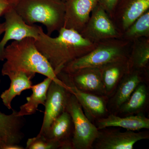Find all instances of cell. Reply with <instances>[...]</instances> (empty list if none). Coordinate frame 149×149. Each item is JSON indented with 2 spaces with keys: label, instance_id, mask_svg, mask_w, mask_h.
Instances as JSON below:
<instances>
[{
  "label": "cell",
  "instance_id": "9c48e42d",
  "mask_svg": "<svg viewBox=\"0 0 149 149\" xmlns=\"http://www.w3.org/2000/svg\"><path fill=\"white\" fill-rule=\"evenodd\" d=\"M70 93L65 84L52 81L44 105L45 111L42 124L38 134L45 135L54 120L66 110Z\"/></svg>",
  "mask_w": 149,
  "mask_h": 149
},
{
  "label": "cell",
  "instance_id": "2e32d148",
  "mask_svg": "<svg viewBox=\"0 0 149 149\" xmlns=\"http://www.w3.org/2000/svg\"><path fill=\"white\" fill-rule=\"evenodd\" d=\"M96 127L99 130L109 127H119L131 131L148 129L149 119L143 113L120 117L110 113L96 120Z\"/></svg>",
  "mask_w": 149,
  "mask_h": 149
},
{
  "label": "cell",
  "instance_id": "277c9868",
  "mask_svg": "<svg viewBox=\"0 0 149 149\" xmlns=\"http://www.w3.org/2000/svg\"><path fill=\"white\" fill-rule=\"evenodd\" d=\"M132 42L121 39L103 40L93 50L72 61L62 72L69 74L86 68H100L112 62L128 58Z\"/></svg>",
  "mask_w": 149,
  "mask_h": 149
},
{
  "label": "cell",
  "instance_id": "4fadbf2b",
  "mask_svg": "<svg viewBox=\"0 0 149 149\" xmlns=\"http://www.w3.org/2000/svg\"><path fill=\"white\" fill-rule=\"evenodd\" d=\"M149 10V0H119L111 19L121 33Z\"/></svg>",
  "mask_w": 149,
  "mask_h": 149
},
{
  "label": "cell",
  "instance_id": "83f0119b",
  "mask_svg": "<svg viewBox=\"0 0 149 149\" xmlns=\"http://www.w3.org/2000/svg\"><path fill=\"white\" fill-rule=\"evenodd\" d=\"M1 79H0V85H1Z\"/></svg>",
  "mask_w": 149,
  "mask_h": 149
},
{
  "label": "cell",
  "instance_id": "603a6c76",
  "mask_svg": "<svg viewBox=\"0 0 149 149\" xmlns=\"http://www.w3.org/2000/svg\"><path fill=\"white\" fill-rule=\"evenodd\" d=\"M142 37L149 38V10L137 18L123 32L121 39L132 43Z\"/></svg>",
  "mask_w": 149,
  "mask_h": 149
},
{
  "label": "cell",
  "instance_id": "7a4b0ae2",
  "mask_svg": "<svg viewBox=\"0 0 149 149\" xmlns=\"http://www.w3.org/2000/svg\"><path fill=\"white\" fill-rule=\"evenodd\" d=\"M3 58L6 61L1 70L3 76L19 72L39 73L56 83L64 84L58 77L47 60L37 49L34 38L28 37L13 41L5 48Z\"/></svg>",
  "mask_w": 149,
  "mask_h": 149
},
{
  "label": "cell",
  "instance_id": "4316f807",
  "mask_svg": "<svg viewBox=\"0 0 149 149\" xmlns=\"http://www.w3.org/2000/svg\"><path fill=\"white\" fill-rule=\"evenodd\" d=\"M5 28V27L4 22L0 23V37L4 32Z\"/></svg>",
  "mask_w": 149,
  "mask_h": 149
},
{
  "label": "cell",
  "instance_id": "ffe728a7",
  "mask_svg": "<svg viewBox=\"0 0 149 149\" xmlns=\"http://www.w3.org/2000/svg\"><path fill=\"white\" fill-rule=\"evenodd\" d=\"M52 79L47 77L41 83L32 85V95L26 98L27 102L22 105L17 111L19 116H24L35 114L40 105L44 106L47 99L49 86Z\"/></svg>",
  "mask_w": 149,
  "mask_h": 149
},
{
  "label": "cell",
  "instance_id": "7c38bea8",
  "mask_svg": "<svg viewBox=\"0 0 149 149\" xmlns=\"http://www.w3.org/2000/svg\"><path fill=\"white\" fill-rule=\"evenodd\" d=\"M25 121L24 116H18L15 110L8 115L0 111V149L20 144L24 137Z\"/></svg>",
  "mask_w": 149,
  "mask_h": 149
},
{
  "label": "cell",
  "instance_id": "7402d4cb",
  "mask_svg": "<svg viewBox=\"0 0 149 149\" xmlns=\"http://www.w3.org/2000/svg\"><path fill=\"white\" fill-rule=\"evenodd\" d=\"M129 70H145L149 62V38L142 37L132 43L128 59Z\"/></svg>",
  "mask_w": 149,
  "mask_h": 149
},
{
  "label": "cell",
  "instance_id": "6da1fadb",
  "mask_svg": "<svg viewBox=\"0 0 149 149\" xmlns=\"http://www.w3.org/2000/svg\"><path fill=\"white\" fill-rule=\"evenodd\" d=\"M58 32V36L51 37L40 26L39 36L35 40L37 49L47 60L56 75L69 63L93 50L97 44L73 29L63 27Z\"/></svg>",
  "mask_w": 149,
  "mask_h": 149
},
{
  "label": "cell",
  "instance_id": "44dd1931",
  "mask_svg": "<svg viewBox=\"0 0 149 149\" xmlns=\"http://www.w3.org/2000/svg\"><path fill=\"white\" fill-rule=\"evenodd\" d=\"M149 93L146 85L140 83L128 100L123 104L117 112L125 116L141 113L148 105Z\"/></svg>",
  "mask_w": 149,
  "mask_h": 149
},
{
  "label": "cell",
  "instance_id": "3957f363",
  "mask_svg": "<svg viewBox=\"0 0 149 149\" xmlns=\"http://www.w3.org/2000/svg\"><path fill=\"white\" fill-rule=\"evenodd\" d=\"M13 8L27 24H44L49 36L63 27L65 13L63 0H15Z\"/></svg>",
  "mask_w": 149,
  "mask_h": 149
},
{
  "label": "cell",
  "instance_id": "5b68a950",
  "mask_svg": "<svg viewBox=\"0 0 149 149\" xmlns=\"http://www.w3.org/2000/svg\"><path fill=\"white\" fill-rule=\"evenodd\" d=\"M66 110L70 114L73 123V149H93V144L99 136V130L85 116L80 104L71 93Z\"/></svg>",
  "mask_w": 149,
  "mask_h": 149
},
{
  "label": "cell",
  "instance_id": "8fae6325",
  "mask_svg": "<svg viewBox=\"0 0 149 149\" xmlns=\"http://www.w3.org/2000/svg\"><path fill=\"white\" fill-rule=\"evenodd\" d=\"M99 0H66L63 27L79 33L87 24Z\"/></svg>",
  "mask_w": 149,
  "mask_h": 149
},
{
  "label": "cell",
  "instance_id": "5bb4252c",
  "mask_svg": "<svg viewBox=\"0 0 149 149\" xmlns=\"http://www.w3.org/2000/svg\"><path fill=\"white\" fill-rule=\"evenodd\" d=\"M65 73L72 84L79 90L107 97L100 68H86L69 74Z\"/></svg>",
  "mask_w": 149,
  "mask_h": 149
},
{
  "label": "cell",
  "instance_id": "ac0fdd59",
  "mask_svg": "<svg viewBox=\"0 0 149 149\" xmlns=\"http://www.w3.org/2000/svg\"><path fill=\"white\" fill-rule=\"evenodd\" d=\"M128 59L112 62L100 68L108 98L113 95L123 77L130 71Z\"/></svg>",
  "mask_w": 149,
  "mask_h": 149
},
{
  "label": "cell",
  "instance_id": "cb8c5ba5",
  "mask_svg": "<svg viewBox=\"0 0 149 149\" xmlns=\"http://www.w3.org/2000/svg\"><path fill=\"white\" fill-rule=\"evenodd\" d=\"M59 143L52 141L43 135L38 134L36 137L30 138L26 143V149H61Z\"/></svg>",
  "mask_w": 149,
  "mask_h": 149
},
{
  "label": "cell",
  "instance_id": "d4e9b609",
  "mask_svg": "<svg viewBox=\"0 0 149 149\" xmlns=\"http://www.w3.org/2000/svg\"><path fill=\"white\" fill-rule=\"evenodd\" d=\"M118 1L119 0H99V3L105 10L111 18L116 6Z\"/></svg>",
  "mask_w": 149,
  "mask_h": 149
},
{
  "label": "cell",
  "instance_id": "e0dca14e",
  "mask_svg": "<svg viewBox=\"0 0 149 149\" xmlns=\"http://www.w3.org/2000/svg\"><path fill=\"white\" fill-rule=\"evenodd\" d=\"M73 130L72 118L65 110L54 120L47 132L43 136L59 143L61 145V149H73L72 139Z\"/></svg>",
  "mask_w": 149,
  "mask_h": 149
},
{
  "label": "cell",
  "instance_id": "d6986e66",
  "mask_svg": "<svg viewBox=\"0 0 149 149\" xmlns=\"http://www.w3.org/2000/svg\"><path fill=\"white\" fill-rule=\"evenodd\" d=\"M35 75L22 72H13L8 75L10 79V85L1 95L3 104L8 109H12V102L16 96L20 95L24 91L31 89L33 85L32 79Z\"/></svg>",
  "mask_w": 149,
  "mask_h": 149
},
{
  "label": "cell",
  "instance_id": "ba28073f",
  "mask_svg": "<svg viewBox=\"0 0 149 149\" xmlns=\"http://www.w3.org/2000/svg\"><path fill=\"white\" fill-rule=\"evenodd\" d=\"M5 31L3 37L0 41V61L4 60V51L8 42L19 41L24 38L37 39L39 35L40 26L27 24L15 11L13 8L4 15Z\"/></svg>",
  "mask_w": 149,
  "mask_h": 149
},
{
  "label": "cell",
  "instance_id": "484cf974",
  "mask_svg": "<svg viewBox=\"0 0 149 149\" xmlns=\"http://www.w3.org/2000/svg\"><path fill=\"white\" fill-rule=\"evenodd\" d=\"M15 0H0V17L14 7Z\"/></svg>",
  "mask_w": 149,
  "mask_h": 149
},
{
  "label": "cell",
  "instance_id": "f1b7e54d",
  "mask_svg": "<svg viewBox=\"0 0 149 149\" xmlns=\"http://www.w3.org/2000/svg\"><path fill=\"white\" fill-rule=\"evenodd\" d=\"M63 1H66V0H63Z\"/></svg>",
  "mask_w": 149,
  "mask_h": 149
},
{
  "label": "cell",
  "instance_id": "30bf717a",
  "mask_svg": "<svg viewBox=\"0 0 149 149\" xmlns=\"http://www.w3.org/2000/svg\"><path fill=\"white\" fill-rule=\"evenodd\" d=\"M149 139L148 131L99 130L98 137L93 144L96 149H133L138 141Z\"/></svg>",
  "mask_w": 149,
  "mask_h": 149
},
{
  "label": "cell",
  "instance_id": "52a82bcc",
  "mask_svg": "<svg viewBox=\"0 0 149 149\" xmlns=\"http://www.w3.org/2000/svg\"><path fill=\"white\" fill-rule=\"evenodd\" d=\"M57 77L66 85L70 93L75 97L85 116L91 122L107 116L109 111L107 100V97L79 90L72 84L64 72H60Z\"/></svg>",
  "mask_w": 149,
  "mask_h": 149
},
{
  "label": "cell",
  "instance_id": "9a60e30c",
  "mask_svg": "<svg viewBox=\"0 0 149 149\" xmlns=\"http://www.w3.org/2000/svg\"><path fill=\"white\" fill-rule=\"evenodd\" d=\"M144 70H130L123 76L107 102V109L117 111L123 104L128 100L138 85L143 82Z\"/></svg>",
  "mask_w": 149,
  "mask_h": 149
},
{
  "label": "cell",
  "instance_id": "8992f818",
  "mask_svg": "<svg viewBox=\"0 0 149 149\" xmlns=\"http://www.w3.org/2000/svg\"><path fill=\"white\" fill-rule=\"evenodd\" d=\"M80 34L95 43L109 39H121L122 36V33L99 3L92 10L89 20Z\"/></svg>",
  "mask_w": 149,
  "mask_h": 149
}]
</instances>
